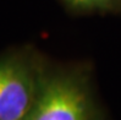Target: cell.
<instances>
[{
	"mask_svg": "<svg viewBox=\"0 0 121 120\" xmlns=\"http://www.w3.org/2000/svg\"><path fill=\"white\" fill-rule=\"evenodd\" d=\"M26 120H102L88 75L80 69L45 66Z\"/></svg>",
	"mask_w": 121,
	"mask_h": 120,
	"instance_id": "1",
	"label": "cell"
},
{
	"mask_svg": "<svg viewBox=\"0 0 121 120\" xmlns=\"http://www.w3.org/2000/svg\"><path fill=\"white\" fill-rule=\"evenodd\" d=\"M45 65L30 48L0 56V120H26L37 98Z\"/></svg>",
	"mask_w": 121,
	"mask_h": 120,
	"instance_id": "2",
	"label": "cell"
},
{
	"mask_svg": "<svg viewBox=\"0 0 121 120\" xmlns=\"http://www.w3.org/2000/svg\"><path fill=\"white\" fill-rule=\"evenodd\" d=\"M69 9L76 12H115L121 10V0H62Z\"/></svg>",
	"mask_w": 121,
	"mask_h": 120,
	"instance_id": "3",
	"label": "cell"
}]
</instances>
